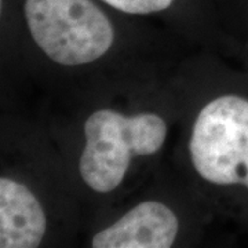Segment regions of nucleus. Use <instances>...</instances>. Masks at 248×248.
<instances>
[{
    "label": "nucleus",
    "mask_w": 248,
    "mask_h": 248,
    "mask_svg": "<svg viewBox=\"0 0 248 248\" xmlns=\"http://www.w3.org/2000/svg\"><path fill=\"white\" fill-rule=\"evenodd\" d=\"M189 152L204 181L248 189V99L222 95L210 101L196 117Z\"/></svg>",
    "instance_id": "nucleus-3"
},
{
    "label": "nucleus",
    "mask_w": 248,
    "mask_h": 248,
    "mask_svg": "<svg viewBox=\"0 0 248 248\" xmlns=\"http://www.w3.org/2000/svg\"><path fill=\"white\" fill-rule=\"evenodd\" d=\"M167 137V123L156 113L127 116L99 109L84 123L86 145L79 170L84 184L98 193H109L123 182L134 156L159 152Z\"/></svg>",
    "instance_id": "nucleus-1"
},
{
    "label": "nucleus",
    "mask_w": 248,
    "mask_h": 248,
    "mask_svg": "<svg viewBox=\"0 0 248 248\" xmlns=\"http://www.w3.org/2000/svg\"><path fill=\"white\" fill-rule=\"evenodd\" d=\"M46 229L45 210L32 190L16 179L0 178V247L35 248Z\"/></svg>",
    "instance_id": "nucleus-5"
},
{
    "label": "nucleus",
    "mask_w": 248,
    "mask_h": 248,
    "mask_svg": "<svg viewBox=\"0 0 248 248\" xmlns=\"http://www.w3.org/2000/svg\"><path fill=\"white\" fill-rule=\"evenodd\" d=\"M179 221L169 205L148 200L131 208L91 240L94 248H169L177 240Z\"/></svg>",
    "instance_id": "nucleus-4"
},
{
    "label": "nucleus",
    "mask_w": 248,
    "mask_h": 248,
    "mask_svg": "<svg viewBox=\"0 0 248 248\" xmlns=\"http://www.w3.org/2000/svg\"><path fill=\"white\" fill-rule=\"evenodd\" d=\"M24 14L37 47L58 65L91 63L115 42L112 22L91 0H25Z\"/></svg>",
    "instance_id": "nucleus-2"
},
{
    "label": "nucleus",
    "mask_w": 248,
    "mask_h": 248,
    "mask_svg": "<svg viewBox=\"0 0 248 248\" xmlns=\"http://www.w3.org/2000/svg\"><path fill=\"white\" fill-rule=\"evenodd\" d=\"M110 7L128 14H151L169 9L174 0H102Z\"/></svg>",
    "instance_id": "nucleus-6"
}]
</instances>
